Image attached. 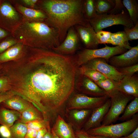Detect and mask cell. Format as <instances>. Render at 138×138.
Segmentation results:
<instances>
[{"mask_svg":"<svg viewBox=\"0 0 138 138\" xmlns=\"http://www.w3.org/2000/svg\"><path fill=\"white\" fill-rule=\"evenodd\" d=\"M10 83V91L35 107L45 119L59 109L73 92L76 68L71 58L38 50L26 68Z\"/></svg>","mask_w":138,"mask_h":138,"instance_id":"cell-1","label":"cell"},{"mask_svg":"<svg viewBox=\"0 0 138 138\" xmlns=\"http://www.w3.org/2000/svg\"><path fill=\"white\" fill-rule=\"evenodd\" d=\"M84 2V0H47L41 2L48 25L57 30L61 44L71 28L77 25H90L83 14Z\"/></svg>","mask_w":138,"mask_h":138,"instance_id":"cell-2","label":"cell"},{"mask_svg":"<svg viewBox=\"0 0 138 138\" xmlns=\"http://www.w3.org/2000/svg\"><path fill=\"white\" fill-rule=\"evenodd\" d=\"M22 27L20 39L31 41L35 47L53 50L61 44L57 30L46 23L27 22Z\"/></svg>","mask_w":138,"mask_h":138,"instance_id":"cell-3","label":"cell"},{"mask_svg":"<svg viewBox=\"0 0 138 138\" xmlns=\"http://www.w3.org/2000/svg\"><path fill=\"white\" fill-rule=\"evenodd\" d=\"M138 126L137 113L129 120L118 124L101 126L90 129L86 132L93 135H101L112 138H120L132 132Z\"/></svg>","mask_w":138,"mask_h":138,"instance_id":"cell-4","label":"cell"},{"mask_svg":"<svg viewBox=\"0 0 138 138\" xmlns=\"http://www.w3.org/2000/svg\"><path fill=\"white\" fill-rule=\"evenodd\" d=\"M87 21L96 33L114 25H121L129 28L134 25L126 9L116 14H97L95 17Z\"/></svg>","mask_w":138,"mask_h":138,"instance_id":"cell-5","label":"cell"},{"mask_svg":"<svg viewBox=\"0 0 138 138\" xmlns=\"http://www.w3.org/2000/svg\"><path fill=\"white\" fill-rule=\"evenodd\" d=\"M128 50L119 46H109L106 44L105 47L94 49L86 48L80 51L76 59V64L80 67L94 59L102 58L105 59L108 62L112 56L122 54Z\"/></svg>","mask_w":138,"mask_h":138,"instance_id":"cell-6","label":"cell"},{"mask_svg":"<svg viewBox=\"0 0 138 138\" xmlns=\"http://www.w3.org/2000/svg\"><path fill=\"white\" fill-rule=\"evenodd\" d=\"M134 98L117 91L110 97V106L102 122L101 125L111 124L118 120L128 103Z\"/></svg>","mask_w":138,"mask_h":138,"instance_id":"cell-7","label":"cell"},{"mask_svg":"<svg viewBox=\"0 0 138 138\" xmlns=\"http://www.w3.org/2000/svg\"><path fill=\"white\" fill-rule=\"evenodd\" d=\"M109 98L107 95L94 97L82 93L77 94L74 95L69 100L67 110H93L102 105Z\"/></svg>","mask_w":138,"mask_h":138,"instance_id":"cell-8","label":"cell"},{"mask_svg":"<svg viewBox=\"0 0 138 138\" xmlns=\"http://www.w3.org/2000/svg\"><path fill=\"white\" fill-rule=\"evenodd\" d=\"M108 63L104 59L98 58L92 60L83 65L97 71L107 78L116 81L121 79L125 75Z\"/></svg>","mask_w":138,"mask_h":138,"instance_id":"cell-9","label":"cell"},{"mask_svg":"<svg viewBox=\"0 0 138 138\" xmlns=\"http://www.w3.org/2000/svg\"><path fill=\"white\" fill-rule=\"evenodd\" d=\"M108 63L116 68L133 65L138 63V45L132 47L125 52L119 55L113 56Z\"/></svg>","mask_w":138,"mask_h":138,"instance_id":"cell-10","label":"cell"},{"mask_svg":"<svg viewBox=\"0 0 138 138\" xmlns=\"http://www.w3.org/2000/svg\"><path fill=\"white\" fill-rule=\"evenodd\" d=\"M78 77L77 88L82 94L94 97L107 95L103 89L88 77L81 74H79Z\"/></svg>","mask_w":138,"mask_h":138,"instance_id":"cell-11","label":"cell"},{"mask_svg":"<svg viewBox=\"0 0 138 138\" xmlns=\"http://www.w3.org/2000/svg\"><path fill=\"white\" fill-rule=\"evenodd\" d=\"M110 104L109 98L102 105L93 109L82 130L86 132L101 126L102 122L109 109Z\"/></svg>","mask_w":138,"mask_h":138,"instance_id":"cell-12","label":"cell"},{"mask_svg":"<svg viewBox=\"0 0 138 138\" xmlns=\"http://www.w3.org/2000/svg\"><path fill=\"white\" fill-rule=\"evenodd\" d=\"M79 38L75 29L72 27L68 30L63 41L53 50L54 52L64 55L73 53L77 49Z\"/></svg>","mask_w":138,"mask_h":138,"instance_id":"cell-13","label":"cell"},{"mask_svg":"<svg viewBox=\"0 0 138 138\" xmlns=\"http://www.w3.org/2000/svg\"><path fill=\"white\" fill-rule=\"evenodd\" d=\"M116 83L118 91L134 97H138V77L137 75H125L120 80L116 81Z\"/></svg>","mask_w":138,"mask_h":138,"instance_id":"cell-14","label":"cell"},{"mask_svg":"<svg viewBox=\"0 0 138 138\" xmlns=\"http://www.w3.org/2000/svg\"><path fill=\"white\" fill-rule=\"evenodd\" d=\"M75 27L79 39L87 49H97L99 44L96 33L90 25L87 26L77 25Z\"/></svg>","mask_w":138,"mask_h":138,"instance_id":"cell-15","label":"cell"},{"mask_svg":"<svg viewBox=\"0 0 138 138\" xmlns=\"http://www.w3.org/2000/svg\"><path fill=\"white\" fill-rule=\"evenodd\" d=\"M72 126L58 115L51 129L59 138H75L76 135Z\"/></svg>","mask_w":138,"mask_h":138,"instance_id":"cell-16","label":"cell"},{"mask_svg":"<svg viewBox=\"0 0 138 138\" xmlns=\"http://www.w3.org/2000/svg\"><path fill=\"white\" fill-rule=\"evenodd\" d=\"M68 116L71 124L76 126V130H81L89 117L93 110L73 109L67 110Z\"/></svg>","mask_w":138,"mask_h":138,"instance_id":"cell-17","label":"cell"},{"mask_svg":"<svg viewBox=\"0 0 138 138\" xmlns=\"http://www.w3.org/2000/svg\"><path fill=\"white\" fill-rule=\"evenodd\" d=\"M1 103L4 107L8 108L20 113L32 105L26 100L17 95L12 96Z\"/></svg>","mask_w":138,"mask_h":138,"instance_id":"cell-18","label":"cell"},{"mask_svg":"<svg viewBox=\"0 0 138 138\" xmlns=\"http://www.w3.org/2000/svg\"><path fill=\"white\" fill-rule=\"evenodd\" d=\"M21 113L13 110L0 107V124L10 128L16 120L20 118Z\"/></svg>","mask_w":138,"mask_h":138,"instance_id":"cell-19","label":"cell"},{"mask_svg":"<svg viewBox=\"0 0 138 138\" xmlns=\"http://www.w3.org/2000/svg\"><path fill=\"white\" fill-rule=\"evenodd\" d=\"M43 119H44L41 113L32 105L21 113L18 121L26 124L36 120Z\"/></svg>","mask_w":138,"mask_h":138,"instance_id":"cell-20","label":"cell"},{"mask_svg":"<svg viewBox=\"0 0 138 138\" xmlns=\"http://www.w3.org/2000/svg\"><path fill=\"white\" fill-rule=\"evenodd\" d=\"M109 44L119 46L128 50L132 47L130 46L129 40L124 31L112 33Z\"/></svg>","mask_w":138,"mask_h":138,"instance_id":"cell-21","label":"cell"},{"mask_svg":"<svg viewBox=\"0 0 138 138\" xmlns=\"http://www.w3.org/2000/svg\"><path fill=\"white\" fill-rule=\"evenodd\" d=\"M21 44H18L9 48L0 54V64L15 59L20 54L22 49Z\"/></svg>","mask_w":138,"mask_h":138,"instance_id":"cell-22","label":"cell"},{"mask_svg":"<svg viewBox=\"0 0 138 138\" xmlns=\"http://www.w3.org/2000/svg\"><path fill=\"white\" fill-rule=\"evenodd\" d=\"M122 2L128 12L130 19L135 25L138 22L137 1L136 0H123Z\"/></svg>","mask_w":138,"mask_h":138,"instance_id":"cell-23","label":"cell"},{"mask_svg":"<svg viewBox=\"0 0 138 138\" xmlns=\"http://www.w3.org/2000/svg\"><path fill=\"white\" fill-rule=\"evenodd\" d=\"M138 112V97H134L126 106L123 114L119 118L121 121H125L130 119Z\"/></svg>","mask_w":138,"mask_h":138,"instance_id":"cell-24","label":"cell"},{"mask_svg":"<svg viewBox=\"0 0 138 138\" xmlns=\"http://www.w3.org/2000/svg\"><path fill=\"white\" fill-rule=\"evenodd\" d=\"M96 10L97 15L107 14L114 8V0H95Z\"/></svg>","mask_w":138,"mask_h":138,"instance_id":"cell-25","label":"cell"},{"mask_svg":"<svg viewBox=\"0 0 138 138\" xmlns=\"http://www.w3.org/2000/svg\"><path fill=\"white\" fill-rule=\"evenodd\" d=\"M78 70L83 75L88 77L95 83L100 80L107 78L97 71L86 67L84 65L80 66Z\"/></svg>","mask_w":138,"mask_h":138,"instance_id":"cell-26","label":"cell"},{"mask_svg":"<svg viewBox=\"0 0 138 138\" xmlns=\"http://www.w3.org/2000/svg\"><path fill=\"white\" fill-rule=\"evenodd\" d=\"M116 81L107 78L100 80L96 83L98 86L106 92L110 98L118 90L116 88Z\"/></svg>","mask_w":138,"mask_h":138,"instance_id":"cell-27","label":"cell"},{"mask_svg":"<svg viewBox=\"0 0 138 138\" xmlns=\"http://www.w3.org/2000/svg\"><path fill=\"white\" fill-rule=\"evenodd\" d=\"M18 8L26 17L38 20H42L46 18L45 14L39 10L27 8L19 5Z\"/></svg>","mask_w":138,"mask_h":138,"instance_id":"cell-28","label":"cell"},{"mask_svg":"<svg viewBox=\"0 0 138 138\" xmlns=\"http://www.w3.org/2000/svg\"><path fill=\"white\" fill-rule=\"evenodd\" d=\"M82 12L84 17L87 20L95 17L97 14L95 0H84Z\"/></svg>","mask_w":138,"mask_h":138,"instance_id":"cell-29","label":"cell"},{"mask_svg":"<svg viewBox=\"0 0 138 138\" xmlns=\"http://www.w3.org/2000/svg\"><path fill=\"white\" fill-rule=\"evenodd\" d=\"M10 138H25L28 128L26 124L18 121L9 128Z\"/></svg>","mask_w":138,"mask_h":138,"instance_id":"cell-30","label":"cell"},{"mask_svg":"<svg viewBox=\"0 0 138 138\" xmlns=\"http://www.w3.org/2000/svg\"><path fill=\"white\" fill-rule=\"evenodd\" d=\"M0 11L1 14L5 17L12 20L17 19L18 16L17 13L10 5L5 3L1 6Z\"/></svg>","mask_w":138,"mask_h":138,"instance_id":"cell-31","label":"cell"},{"mask_svg":"<svg viewBox=\"0 0 138 138\" xmlns=\"http://www.w3.org/2000/svg\"><path fill=\"white\" fill-rule=\"evenodd\" d=\"M26 124L28 128L32 129L38 131L43 128H50L49 121L44 119L36 120Z\"/></svg>","mask_w":138,"mask_h":138,"instance_id":"cell-32","label":"cell"},{"mask_svg":"<svg viewBox=\"0 0 138 138\" xmlns=\"http://www.w3.org/2000/svg\"><path fill=\"white\" fill-rule=\"evenodd\" d=\"M129 40L132 41L138 39V22L132 27L129 28L124 27V31Z\"/></svg>","mask_w":138,"mask_h":138,"instance_id":"cell-33","label":"cell"},{"mask_svg":"<svg viewBox=\"0 0 138 138\" xmlns=\"http://www.w3.org/2000/svg\"><path fill=\"white\" fill-rule=\"evenodd\" d=\"M111 33L110 32L102 30L96 33L99 44H109Z\"/></svg>","mask_w":138,"mask_h":138,"instance_id":"cell-34","label":"cell"},{"mask_svg":"<svg viewBox=\"0 0 138 138\" xmlns=\"http://www.w3.org/2000/svg\"><path fill=\"white\" fill-rule=\"evenodd\" d=\"M116 68L119 72L125 76H132L138 72V64L125 67Z\"/></svg>","mask_w":138,"mask_h":138,"instance_id":"cell-35","label":"cell"},{"mask_svg":"<svg viewBox=\"0 0 138 138\" xmlns=\"http://www.w3.org/2000/svg\"><path fill=\"white\" fill-rule=\"evenodd\" d=\"M10 87L8 77L2 75L0 76V91L5 92L10 90Z\"/></svg>","mask_w":138,"mask_h":138,"instance_id":"cell-36","label":"cell"},{"mask_svg":"<svg viewBox=\"0 0 138 138\" xmlns=\"http://www.w3.org/2000/svg\"><path fill=\"white\" fill-rule=\"evenodd\" d=\"M115 5L113 9L107 14H116L121 13L126 9L121 0H114Z\"/></svg>","mask_w":138,"mask_h":138,"instance_id":"cell-37","label":"cell"},{"mask_svg":"<svg viewBox=\"0 0 138 138\" xmlns=\"http://www.w3.org/2000/svg\"><path fill=\"white\" fill-rule=\"evenodd\" d=\"M16 43L15 40L13 39L1 42L0 44V54L4 52Z\"/></svg>","mask_w":138,"mask_h":138,"instance_id":"cell-38","label":"cell"},{"mask_svg":"<svg viewBox=\"0 0 138 138\" xmlns=\"http://www.w3.org/2000/svg\"><path fill=\"white\" fill-rule=\"evenodd\" d=\"M0 135L4 138H10L11 134L9 128L2 125L0 126Z\"/></svg>","mask_w":138,"mask_h":138,"instance_id":"cell-39","label":"cell"},{"mask_svg":"<svg viewBox=\"0 0 138 138\" xmlns=\"http://www.w3.org/2000/svg\"><path fill=\"white\" fill-rule=\"evenodd\" d=\"M15 95L10 91L0 93V104L4 100Z\"/></svg>","mask_w":138,"mask_h":138,"instance_id":"cell-40","label":"cell"},{"mask_svg":"<svg viewBox=\"0 0 138 138\" xmlns=\"http://www.w3.org/2000/svg\"><path fill=\"white\" fill-rule=\"evenodd\" d=\"M38 131L30 128H28L25 138H35Z\"/></svg>","mask_w":138,"mask_h":138,"instance_id":"cell-41","label":"cell"},{"mask_svg":"<svg viewBox=\"0 0 138 138\" xmlns=\"http://www.w3.org/2000/svg\"><path fill=\"white\" fill-rule=\"evenodd\" d=\"M75 132L76 135L79 138H91L89 134L82 130L76 131Z\"/></svg>","mask_w":138,"mask_h":138,"instance_id":"cell-42","label":"cell"},{"mask_svg":"<svg viewBox=\"0 0 138 138\" xmlns=\"http://www.w3.org/2000/svg\"><path fill=\"white\" fill-rule=\"evenodd\" d=\"M120 138H138V126L131 134Z\"/></svg>","mask_w":138,"mask_h":138,"instance_id":"cell-43","label":"cell"},{"mask_svg":"<svg viewBox=\"0 0 138 138\" xmlns=\"http://www.w3.org/2000/svg\"><path fill=\"white\" fill-rule=\"evenodd\" d=\"M50 128H44L39 130L35 138H43L48 130Z\"/></svg>","mask_w":138,"mask_h":138,"instance_id":"cell-44","label":"cell"},{"mask_svg":"<svg viewBox=\"0 0 138 138\" xmlns=\"http://www.w3.org/2000/svg\"><path fill=\"white\" fill-rule=\"evenodd\" d=\"M38 1L37 0H24L23 1L27 5L33 7Z\"/></svg>","mask_w":138,"mask_h":138,"instance_id":"cell-45","label":"cell"},{"mask_svg":"<svg viewBox=\"0 0 138 138\" xmlns=\"http://www.w3.org/2000/svg\"><path fill=\"white\" fill-rule=\"evenodd\" d=\"M43 138H54L51 128L48 130Z\"/></svg>","mask_w":138,"mask_h":138,"instance_id":"cell-46","label":"cell"},{"mask_svg":"<svg viewBox=\"0 0 138 138\" xmlns=\"http://www.w3.org/2000/svg\"><path fill=\"white\" fill-rule=\"evenodd\" d=\"M7 35L6 32L0 28V38H3Z\"/></svg>","mask_w":138,"mask_h":138,"instance_id":"cell-47","label":"cell"},{"mask_svg":"<svg viewBox=\"0 0 138 138\" xmlns=\"http://www.w3.org/2000/svg\"><path fill=\"white\" fill-rule=\"evenodd\" d=\"M89 135L91 138H112L109 137L101 135L93 136L89 134Z\"/></svg>","mask_w":138,"mask_h":138,"instance_id":"cell-48","label":"cell"},{"mask_svg":"<svg viewBox=\"0 0 138 138\" xmlns=\"http://www.w3.org/2000/svg\"><path fill=\"white\" fill-rule=\"evenodd\" d=\"M3 75L2 64H0V76Z\"/></svg>","mask_w":138,"mask_h":138,"instance_id":"cell-49","label":"cell"},{"mask_svg":"<svg viewBox=\"0 0 138 138\" xmlns=\"http://www.w3.org/2000/svg\"><path fill=\"white\" fill-rule=\"evenodd\" d=\"M51 131L53 135L54 138H59L56 135L55 133L52 130Z\"/></svg>","mask_w":138,"mask_h":138,"instance_id":"cell-50","label":"cell"},{"mask_svg":"<svg viewBox=\"0 0 138 138\" xmlns=\"http://www.w3.org/2000/svg\"><path fill=\"white\" fill-rule=\"evenodd\" d=\"M75 138H79L77 136H76V137H75Z\"/></svg>","mask_w":138,"mask_h":138,"instance_id":"cell-51","label":"cell"},{"mask_svg":"<svg viewBox=\"0 0 138 138\" xmlns=\"http://www.w3.org/2000/svg\"><path fill=\"white\" fill-rule=\"evenodd\" d=\"M1 93V92L0 91V93Z\"/></svg>","mask_w":138,"mask_h":138,"instance_id":"cell-52","label":"cell"}]
</instances>
